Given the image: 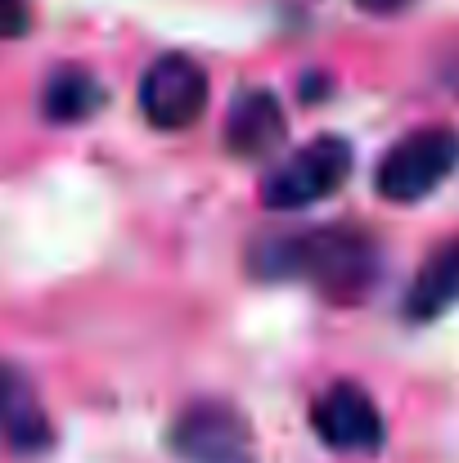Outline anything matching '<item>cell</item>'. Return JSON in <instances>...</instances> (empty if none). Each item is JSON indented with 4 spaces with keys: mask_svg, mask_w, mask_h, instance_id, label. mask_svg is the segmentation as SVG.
Masks as SVG:
<instances>
[{
    "mask_svg": "<svg viewBox=\"0 0 459 463\" xmlns=\"http://www.w3.org/2000/svg\"><path fill=\"white\" fill-rule=\"evenodd\" d=\"M271 275H306L329 302H365L378 284V252L356 230H320L275 243Z\"/></svg>",
    "mask_w": 459,
    "mask_h": 463,
    "instance_id": "6da1fadb",
    "label": "cell"
},
{
    "mask_svg": "<svg viewBox=\"0 0 459 463\" xmlns=\"http://www.w3.org/2000/svg\"><path fill=\"white\" fill-rule=\"evenodd\" d=\"M347 175H351V145L342 136H320L266 175L262 198L275 212H298V207H311V203L338 194L347 184Z\"/></svg>",
    "mask_w": 459,
    "mask_h": 463,
    "instance_id": "7a4b0ae2",
    "label": "cell"
},
{
    "mask_svg": "<svg viewBox=\"0 0 459 463\" xmlns=\"http://www.w3.org/2000/svg\"><path fill=\"white\" fill-rule=\"evenodd\" d=\"M459 162V136L451 127L410 131L392 154L378 162V194L392 203H419L437 184L451 180Z\"/></svg>",
    "mask_w": 459,
    "mask_h": 463,
    "instance_id": "3957f363",
    "label": "cell"
},
{
    "mask_svg": "<svg viewBox=\"0 0 459 463\" xmlns=\"http://www.w3.org/2000/svg\"><path fill=\"white\" fill-rule=\"evenodd\" d=\"M171 446L185 463H253V428L234 405L198 401L176 419Z\"/></svg>",
    "mask_w": 459,
    "mask_h": 463,
    "instance_id": "277c9868",
    "label": "cell"
},
{
    "mask_svg": "<svg viewBox=\"0 0 459 463\" xmlns=\"http://www.w3.org/2000/svg\"><path fill=\"white\" fill-rule=\"evenodd\" d=\"M140 109L145 122L158 131H185L207 109V77L185 54H162L140 81Z\"/></svg>",
    "mask_w": 459,
    "mask_h": 463,
    "instance_id": "5b68a950",
    "label": "cell"
},
{
    "mask_svg": "<svg viewBox=\"0 0 459 463\" xmlns=\"http://www.w3.org/2000/svg\"><path fill=\"white\" fill-rule=\"evenodd\" d=\"M311 428L338 455H374L383 446V414L356 383H333L311 405Z\"/></svg>",
    "mask_w": 459,
    "mask_h": 463,
    "instance_id": "8992f818",
    "label": "cell"
},
{
    "mask_svg": "<svg viewBox=\"0 0 459 463\" xmlns=\"http://www.w3.org/2000/svg\"><path fill=\"white\" fill-rule=\"evenodd\" d=\"M289 136L284 109L271 90H244L225 118V145L239 157H266L275 154Z\"/></svg>",
    "mask_w": 459,
    "mask_h": 463,
    "instance_id": "52a82bcc",
    "label": "cell"
},
{
    "mask_svg": "<svg viewBox=\"0 0 459 463\" xmlns=\"http://www.w3.org/2000/svg\"><path fill=\"white\" fill-rule=\"evenodd\" d=\"M0 432L18 450H41L50 441V419H45L32 383L5 364H0Z\"/></svg>",
    "mask_w": 459,
    "mask_h": 463,
    "instance_id": "ba28073f",
    "label": "cell"
},
{
    "mask_svg": "<svg viewBox=\"0 0 459 463\" xmlns=\"http://www.w3.org/2000/svg\"><path fill=\"white\" fill-rule=\"evenodd\" d=\"M459 302V239L442 243L415 275L410 284V298H406V315L410 319H437Z\"/></svg>",
    "mask_w": 459,
    "mask_h": 463,
    "instance_id": "9c48e42d",
    "label": "cell"
},
{
    "mask_svg": "<svg viewBox=\"0 0 459 463\" xmlns=\"http://www.w3.org/2000/svg\"><path fill=\"white\" fill-rule=\"evenodd\" d=\"M100 104H104V86L81 68H63L45 86V118H54V122H81V118L100 113Z\"/></svg>",
    "mask_w": 459,
    "mask_h": 463,
    "instance_id": "30bf717a",
    "label": "cell"
},
{
    "mask_svg": "<svg viewBox=\"0 0 459 463\" xmlns=\"http://www.w3.org/2000/svg\"><path fill=\"white\" fill-rule=\"evenodd\" d=\"M32 27V5L27 0H0V41H14Z\"/></svg>",
    "mask_w": 459,
    "mask_h": 463,
    "instance_id": "8fae6325",
    "label": "cell"
},
{
    "mask_svg": "<svg viewBox=\"0 0 459 463\" xmlns=\"http://www.w3.org/2000/svg\"><path fill=\"white\" fill-rule=\"evenodd\" d=\"M365 14H401L406 5H415V0H356Z\"/></svg>",
    "mask_w": 459,
    "mask_h": 463,
    "instance_id": "7c38bea8",
    "label": "cell"
}]
</instances>
